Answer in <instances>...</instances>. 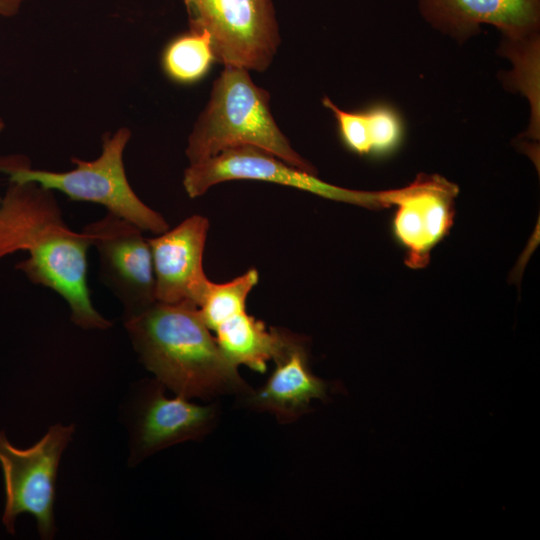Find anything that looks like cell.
Wrapping results in <instances>:
<instances>
[{
    "instance_id": "obj_1",
    "label": "cell",
    "mask_w": 540,
    "mask_h": 540,
    "mask_svg": "<svg viewBox=\"0 0 540 540\" xmlns=\"http://www.w3.org/2000/svg\"><path fill=\"white\" fill-rule=\"evenodd\" d=\"M88 235L65 223L53 190L36 182H10L0 196V259L17 251L29 257L16 268L34 284L52 289L69 305L82 329L112 323L93 306L87 283Z\"/></svg>"
},
{
    "instance_id": "obj_2",
    "label": "cell",
    "mask_w": 540,
    "mask_h": 540,
    "mask_svg": "<svg viewBox=\"0 0 540 540\" xmlns=\"http://www.w3.org/2000/svg\"><path fill=\"white\" fill-rule=\"evenodd\" d=\"M123 321L143 365L176 395L213 400L250 390L238 367L219 349L195 304L155 301L123 314Z\"/></svg>"
},
{
    "instance_id": "obj_3",
    "label": "cell",
    "mask_w": 540,
    "mask_h": 540,
    "mask_svg": "<svg viewBox=\"0 0 540 540\" xmlns=\"http://www.w3.org/2000/svg\"><path fill=\"white\" fill-rule=\"evenodd\" d=\"M239 146L263 149L316 174L315 168L295 151L275 122L269 92L253 82L249 70L224 66L188 137L185 152L189 164H195Z\"/></svg>"
},
{
    "instance_id": "obj_4",
    "label": "cell",
    "mask_w": 540,
    "mask_h": 540,
    "mask_svg": "<svg viewBox=\"0 0 540 540\" xmlns=\"http://www.w3.org/2000/svg\"><path fill=\"white\" fill-rule=\"evenodd\" d=\"M130 138L126 127L105 134L101 154L91 161L73 157L75 168L68 171L34 169L26 156L8 155L0 157V172L8 175L10 182H36L72 200L100 204L143 231L158 235L169 229L167 221L136 195L126 176L123 154Z\"/></svg>"
},
{
    "instance_id": "obj_5",
    "label": "cell",
    "mask_w": 540,
    "mask_h": 540,
    "mask_svg": "<svg viewBox=\"0 0 540 540\" xmlns=\"http://www.w3.org/2000/svg\"><path fill=\"white\" fill-rule=\"evenodd\" d=\"M74 432L73 424L57 423L33 446L21 449L0 431V467L5 485L2 522L9 533H15L16 518L28 513L36 519L41 539L54 537L58 467Z\"/></svg>"
},
{
    "instance_id": "obj_6",
    "label": "cell",
    "mask_w": 540,
    "mask_h": 540,
    "mask_svg": "<svg viewBox=\"0 0 540 540\" xmlns=\"http://www.w3.org/2000/svg\"><path fill=\"white\" fill-rule=\"evenodd\" d=\"M190 29L206 31L216 61L258 72L271 65L280 45L272 0H182Z\"/></svg>"
},
{
    "instance_id": "obj_7",
    "label": "cell",
    "mask_w": 540,
    "mask_h": 540,
    "mask_svg": "<svg viewBox=\"0 0 540 540\" xmlns=\"http://www.w3.org/2000/svg\"><path fill=\"white\" fill-rule=\"evenodd\" d=\"M156 379L140 383L129 412L130 456L134 466L170 446L208 435L219 419L216 403L196 404L180 395L166 396Z\"/></svg>"
},
{
    "instance_id": "obj_8",
    "label": "cell",
    "mask_w": 540,
    "mask_h": 540,
    "mask_svg": "<svg viewBox=\"0 0 540 540\" xmlns=\"http://www.w3.org/2000/svg\"><path fill=\"white\" fill-rule=\"evenodd\" d=\"M83 231L97 250L100 279L122 303L124 314L156 301L152 254L142 229L108 212Z\"/></svg>"
},
{
    "instance_id": "obj_9",
    "label": "cell",
    "mask_w": 540,
    "mask_h": 540,
    "mask_svg": "<svg viewBox=\"0 0 540 540\" xmlns=\"http://www.w3.org/2000/svg\"><path fill=\"white\" fill-rule=\"evenodd\" d=\"M231 180H256L276 183L334 200L365 204L367 193L330 185L274 154L253 146L226 149L214 157L189 164L184 171L183 187L189 197L203 195L212 186Z\"/></svg>"
},
{
    "instance_id": "obj_10",
    "label": "cell",
    "mask_w": 540,
    "mask_h": 540,
    "mask_svg": "<svg viewBox=\"0 0 540 540\" xmlns=\"http://www.w3.org/2000/svg\"><path fill=\"white\" fill-rule=\"evenodd\" d=\"M278 333L273 372L261 387L250 388L239 399L246 408L290 424L309 410L313 400L325 399L327 384L311 372L305 339L283 328Z\"/></svg>"
},
{
    "instance_id": "obj_11",
    "label": "cell",
    "mask_w": 540,
    "mask_h": 540,
    "mask_svg": "<svg viewBox=\"0 0 540 540\" xmlns=\"http://www.w3.org/2000/svg\"><path fill=\"white\" fill-rule=\"evenodd\" d=\"M208 219L192 215L173 229L148 239L156 301L200 304L210 280L203 270Z\"/></svg>"
},
{
    "instance_id": "obj_12",
    "label": "cell",
    "mask_w": 540,
    "mask_h": 540,
    "mask_svg": "<svg viewBox=\"0 0 540 540\" xmlns=\"http://www.w3.org/2000/svg\"><path fill=\"white\" fill-rule=\"evenodd\" d=\"M456 192V186L440 176L419 175L408 187L386 196L397 205L393 234L406 250L409 263L423 265L448 233Z\"/></svg>"
},
{
    "instance_id": "obj_13",
    "label": "cell",
    "mask_w": 540,
    "mask_h": 540,
    "mask_svg": "<svg viewBox=\"0 0 540 540\" xmlns=\"http://www.w3.org/2000/svg\"><path fill=\"white\" fill-rule=\"evenodd\" d=\"M423 18L434 28L463 42L482 25L498 28L503 37L539 32V0H417Z\"/></svg>"
},
{
    "instance_id": "obj_14",
    "label": "cell",
    "mask_w": 540,
    "mask_h": 540,
    "mask_svg": "<svg viewBox=\"0 0 540 540\" xmlns=\"http://www.w3.org/2000/svg\"><path fill=\"white\" fill-rule=\"evenodd\" d=\"M211 331L230 363L236 367L244 365L257 372L266 370L267 361L272 359L279 342L278 328L268 329L246 309L223 319Z\"/></svg>"
},
{
    "instance_id": "obj_15",
    "label": "cell",
    "mask_w": 540,
    "mask_h": 540,
    "mask_svg": "<svg viewBox=\"0 0 540 540\" xmlns=\"http://www.w3.org/2000/svg\"><path fill=\"white\" fill-rule=\"evenodd\" d=\"M502 54L512 64V69L503 77V83L522 93L529 101L531 117L528 132L532 136L539 134V32L518 38L503 37Z\"/></svg>"
},
{
    "instance_id": "obj_16",
    "label": "cell",
    "mask_w": 540,
    "mask_h": 540,
    "mask_svg": "<svg viewBox=\"0 0 540 540\" xmlns=\"http://www.w3.org/2000/svg\"><path fill=\"white\" fill-rule=\"evenodd\" d=\"M216 61L206 31L190 29L173 38L162 54V67L172 81L192 84L202 79Z\"/></svg>"
},
{
    "instance_id": "obj_17",
    "label": "cell",
    "mask_w": 540,
    "mask_h": 540,
    "mask_svg": "<svg viewBox=\"0 0 540 540\" xmlns=\"http://www.w3.org/2000/svg\"><path fill=\"white\" fill-rule=\"evenodd\" d=\"M258 280V271L251 268L244 274L224 283L210 281L198 305L200 315L210 331L223 319L246 309L247 297Z\"/></svg>"
},
{
    "instance_id": "obj_18",
    "label": "cell",
    "mask_w": 540,
    "mask_h": 540,
    "mask_svg": "<svg viewBox=\"0 0 540 540\" xmlns=\"http://www.w3.org/2000/svg\"><path fill=\"white\" fill-rule=\"evenodd\" d=\"M363 114L366 156L391 155L399 148L404 134L399 113L391 106L378 104L363 110Z\"/></svg>"
},
{
    "instance_id": "obj_19",
    "label": "cell",
    "mask_w": 540,
    "mask_h": 540,
    "mask_svg": "<svg viewBox=\"0 0 540 540\" xmlns=\"http://www.w3.org/2000/svg\"><path fill=\"white\" fill-rule=\"evenodd\" d=\"M24 1L26 0H0V15L4 17L16 15Z\"/></svg>"
},
{
    "instance_id": "obj_20",
    "label": "cell",
    "mask_w": 540,
    "mask_h": 540,
    "mask_svg": "<svg viewBox=\"0 0 540 540\" xmlns=\"http://www.w3.org/2000/svg\"><path fill=\"white\" fill-rule=\"evenodd\" d=\"M4 127H5L4 121H3L2 118L0 117V133H1V131L4 129Z\"/></svg>"
}]
</instances>
